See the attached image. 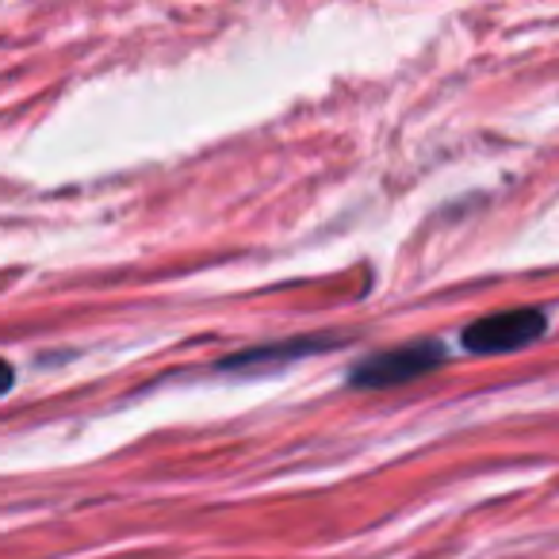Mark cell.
<instances>
[{"instance_id":"obj_1","label":"cell","mask_w":559,"mask_h":559,"mask_svg":"<svg viewBox=\"0 0 559 559\" xmlns=\"http://www.w3.org/2000/svg\"><path fill=\"white\" fill-rule=\"evenodd\" d=\"M544 326H548V319H544V311H536V307L490 314V319H479L464 330V349L510 353V349H521V345H533L536 337L544 334Z\"/></svg>"},{"instance_id":"obj_2","label":"cell","mask_w":559,"mask_h":559,"mask_svg":"<svg viewBox=\"0 0 559 559\" xmlns=\"http://www.w3.org/2000/svg\"><path fill=\"white\" fill-rule=\"evenodd\" d=\"M441 357H444V349L437 342H414V345L380 353V357L357 365L353 383H357V388H395V383L418 380V376L433 372V365H441Z\"/></svg>"}]
</instances>
